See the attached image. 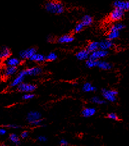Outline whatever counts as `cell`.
I'll return each mask as SVG.
<instances>
[{
	"label": "cell",
	"instance_id": "cell-23",
	"mask_svg": "<svg viewBox=\"0 0 129 146\" xmlns=\"http://www.w3.org/2000/svg\"><path fill=\"white\" fill-rule=\"evenodd\" d=\"M92 22H93L92 17L88 15H85L84 16L82 17V20H81V23H82V25L84 26V27L90 25L92 23Z\"/></svg>",
	"mask_w": 129,
	"mask_h": 146
},
{
	"label": "cell",
	"instance_id": "cell-6",
	"mask_svg": "<svg viewBox=\"0 0 129 146\" xmlns=\"http://www.w3.org/2000/svg\"><path fill=\"white\" fill-rule=\"evenodd\" d=\"M25 76H26V74H25L24 70H22V71L19 72V74L17 75V76L14 78V80L12 81L11 83H10V86L11 87H17L18 85L23 82V81H24L25 78Z\"/></svg>",
	"mask_w": 129,
	"mask_h": 146
},
{
	"label": "cell",
	"instance_id": "cell-37",
	"mask_svg": "<svg viewBox=\"0 0 129 146\" xmlns=\"http://www.w3.org/2000/svg\"><path fill=\"white\" fill-rule=\"evenodd\" d=\"M6 133H7L6 129H4L3 127L0 128V135H5Z\"/></svg>",
	"mask_w": 129,
	"mask_h": 146
},
{
	"label": "cell",
	"instance_id": "cell-8",
	"mask_svg": "<svg viewBox=\"0 0 129 146\" xmlns=\"http://www.w3.org/2000/svg\"><path fill=\"white\" fill-rule=\"evenodd\" d=\"M37 53L36 49L34 48H28L20 52L19 56L22 59H30L33 54Z\"/></svg>",
	"mask_w": 129,
	"mask_h": 146
},
{
	"label": "cell",
	"instance_id": "cell-12",
	"mask_svg": "<svg viewBox=\"0 0 129 146\" xmlns=\"http://www.w3.org/2000/svg\"><path fill=\"white\" fill-rule=\"evenodd\" d=\"M5 64L7 66L17 67L21 64V61L19 58H14V57H9L7 59L5 60Z\"/></svg>",
	"mask_w": 129,
	"mask_h": 146
},
{
	"label": "cell",
	"instance_id": "cell-18",
	"mask_svg": "<svg viewBox=\"0 0 129 146\" xmlns=\"http://www.w3.org/2000/svg\"><path fill=\"white\" fill-rule=\"evenodd\" d=\"M30 60L32 62L41 63V62H43L45 60V56L42 54L36 53L33 54L32 57H31Z\"/></svg>",
	"mask_w": 129,
	"mask_h": 146
},
{
	"label": "cell",
	"instance_id": "cell-28",
	"mask_svg": "<svg viewBox=\"0 0 129 146\" xmlns=\"http://www.w3.org/2000/svg\"><path fill=\"white\" fill-rule=\"evenodd\" d=\"M57 58V54L54 52H51L49 54H48L47 56H45V60H47V61L52 62L55 60Z\"/></svg>",
	"mask_w": 129,
	"mask_h": 146
},
{
	"label": "cell",
	"instance_id": "cell-20",
	"mask_svg": "<svg viewBox=\"0 0 129 146\" xmlns=\"http://www.w3.org/2000/svg\"><path fill=\"white\" fill-rule=\"evenodd\" d=\"M99 49V44L97 42H91L88 44L87 46L86 49L90 53H93L95 51L98 50Z\"/></svg>",
	"mask_w": 129,
	"mask_h": 146
},
{
	"label": "cell",
	"instance_id": "cell-5",
	"mask_svg": "<svg viewBox=\"0 0 129 146\" xmlns=\"http://www.w3.org/2000/svg\"><path fill=\"white\" fill-rule=\"evenodd\" d=\"M123 15H124V11L115 8L109 14V19L112 21H117L122 19Z\"/></svg>",
	"mask_w": 129,
	"mask_h": 146
},
{
	"label": "cell",
	"instance_id": "cell-30",
	"mask_svg": "<svg viewBox=\"0 0 129 146\" xmlns=\"http://www.w3.org/2000/svg\"><path fill=\"white\" fill-rule=\"evenodd\" d=\"M30 124L33 126H42L43 124V120L42 119L37 120V121L32 122Z\"/></svg>",
	"mask_w": 129,
	"mask_h": 146
},
{
	"label": "cell",
	"instance_id": "cell-13",
	"mask_svg": "<svg viewBox=\"0 0 129 146\" xmlns=\"http://www.w3.org/2000/svg\"><path fill=\"white\" fill-rule=\"evenodd\" d=\"M90 53L87 49H82L78 51L76 54V58L79 60H86L89 58Z\"/></svg>",
	"mask_w": 129,
	"mask_h": 146
},
{
	"label": "cell",
	"instance_id": "cell-27",
	"mask_svg": "<svg viewBox=\"0 0 129 146\" xmlns=\"http://www.w3.org/2000/svg\"><path fill=\"white\" fill-rule=\"evenodd\" d=\"M125 26L123 25L122 23H117L115 24L114 25H113L111 27L110 29L111 30H117V31H120L121 30H122L123 28H124Z\"/></svg>",
	"mask_w": 129,
	"mask_h": 146
},
{
	"label": "cell",
	"instance_id": "cell-31",
	"mask_svg": "<svg viewBox=\"0 0 129 146\" xmlns=\"http://www.w3.org/2000/svg\"><path fill=\"white\" fill-rule=\"evenodd\" d=\"M35 98V94H33L32 93H28L25 94L22 96V99L24 100H30L33 99Z\"/></svg>",
	"mask_w": 129,
	"mask_h": 146
},
{
	"label": "cell",
	"instance_id": "cell-26",
	"mask_svg": "<svg viewBox=\"0 0 129 146\" xmlns=\"http://www.w3.org/2000/svg\"><path fill=\"white\" fill-rule=\"evenodd\" d=\"M97 60H94L88 58L86 60V66L88 68H93L95 67H97Z\"/></svg>",
	"mask_w": 129,
	"mask_h": 146
},
{
	"label": "cell",
	"instance_id": "cell-21",
	"mask_svg": "<svg viewBox=\"0 0 129 146\" xmlns=\"http://www.w3.org/2000/svg\"><path fill=\"white\" fill-rule=\"evenodd\" d=\"M82 91L84 92H95V90H97L96 87L91 85L90 83H85L82 86Z\"/></svg>",
	"mask_w": 129,
	"mask_h": 146
},
{
	"label": "cell",
	"instance_id": "cell-22",
	"mask_svg": "<svg viewBox=\"0 0 129 146\" xmlns=\"http://www.w3.org/2000/svg\"><path fill=\"white\" fill-rule=\"evenodd\" d=\"M120 35V31L114 30H109V32L107 35V38L109 40H113L117 38Z\"/></svg>",
	"mask_w": 129,
	"mask_h": 146
},
{
	"label": "cell",
	"instance_id": "cell-17",
	"mask_svg": "<svg viewBox=\"0 0 129 146\" xmlns=\"http://www.w3.org/2000/svg\"><path fill=\"white\" fill-rule=\"evenodd\" d=\"M97 67H99V69L102 70H104V71H108L112 68V65L110 64L109 62L104 61V60H97Z\"/></svg>",
	"mask_w": 129,
	"mask_h": 146
},
{
	"label": "cell",
	"instance_id": "cell-36",
	"mask_svg": "<svg viewBox=\"0 0 129 146\" xmlns=\"http://www.w3.org/2000/svg\"><path fill=\"white\" fill-rule=\"evenodd\" d=\"M38 140L41 142H44L47 141V138H46L45 136H42V135H41V136H39L38 137Z\"/></svg>",
	"mask_w": 129,
	"mask_h": 146
},
{
	"label": "cell",
	"instance_id": "cell-3",
	"mask_svg": "<svg viewBox=\"0 0 129 146\" xmlns=\"http://www.w3.org/2000/svg\"><path fill=\"white\" fill-rule=\"evenodd\" d=\"M37 88V86L32 83L22 82L17 87V90L20 92H32Z\"/></svg>",
	"mask_w": 129,
	"mask_h": 146
},
{
	"label": "cell",
	"instance_id": "cell-16",
	"mask_svg": "<svg viewBox=\"0 0 129 146\" xmlns=\"http://www.w3.org/2000/svg\"><path fill=\"white\" fill-rule=\"evenodd\" d=\"M74 38L72 35L66 34L61 36L58 39V42L60 44H68L74 41Z\"/></svg>",
	"mask_w": 129,
	"mask_h": 146
},
{
	"label": "cell",
	"instance_id": "cell-24",
	"mask_svg": "<svg viewBox=\"0 0 129 146\" xmlns=\"http://www.w3.org/2000/svg\"><path fill=\"white\" fill-rule=\"evenodd\" d=\"M9 140L15 145H20V139L19 137L15 133H12L9 135Z\"/></svg>",
	"mask_w": 129,
	"mask_h": 146
},
{
	"label": "cell",
	"instance_id": "cell-38",
	"mask_svg": "<svg viewBox=\"0 0 129 146\" xmlns=\"http://www.w3.org/2000/svg\"><path fill=\"white\" fill-rule=\"evenodd\" d=\"M0 146H6V145H5V144H1L0 145Z\"/></svg>",
	"mask_w": 129,
	"mask_h": 146
},
{
	"label": "cell",
	"instance_id": "cell-4",
	"mask_svg": "<svg viewBox=\"0 0 129 146\" xmlns=\"http://www.w3.org/2000/svg\"><path fill=\"white\" fill-rule=\"evenodd\" d=\"M108 53H108L107 51L102 50V49H99L98 50L90 53L89 58L94 60H99L107 56L108 55Z\"/></svg>",
	"mask_w": 129,
	"mask_h": 146
},
{
	"label": "cell",
	"instance_id": "cell-33",
	"mask_svg": "<svg viewBox=\"0 0 129 146\" xmlns=\"http://www.w3.org/2000/svg\"><path fill=\"white\" fill-rule=\"evenodd\" d=\"M5 127H7V128H11V129H19V128H20V126H19V125L14 124H9L5 125Z\"/></svg>",
	"mask_w": 129,
	"mask_h": 146
},
{
	"label": "cell",
	"instance_id": "cell-29",
	"mask_svg": "<svg viewBox=\"0 0 129 146\" xmlns=\"http://www.w3.org/2000/svg\"><path fill=\"white\" fill-rule=\"evenodd\" d=\"M84 27V26L82 25V23L81 22H80L76 25V27L74 28V32H80L81 31L83 30V28Z\"/></svg>",
	"mask_w": 129,
	"mask_h": 146
},
{
	"label": "cell",
	"instance_id": "cell-2",
	"mask_svg": "<svg viewBox=\"0 0 129 146\" xmlns=\"http://www.w3.org/2000/svg\"><path fill=\"white\" fill-rule=\"evenodd\" d=\"M102 94L103 98L105 100L110 101V102H115L116 100L118 92L115 90H108L104 88V89L102 90Z\"/></svg>",
	"mask_w": 129,
	"mask_h": 146
},
{
	"label": "cell",
	"instance_id": "cell-11",
	"mask_svg": "<svg viewBox=\"0 0 129 146\" xmlns=\"http://www.w3.org/2000/svg\"><path fill=\"white\" fill-rule=\"evenodd\" d=\"M114 6L115 8L119 9L123 11L129 10V2L126 1H121V0H116L114 2Z\"/></svg>",
	"mask_w": 129,
	"mask_h": 146
},
{
	"label": "cell",
	"instance_id": "cell-7",
	"mask_svg": "<svg viewBox=\"0 0 129 146\" xmlns=\"http://www.w3.org/2000/svg\"><path fill=\"white\" fill-rule=\"evenodd\" d=\"M42 114H41L40 112L36 111H30L29 113L27 114L26 119L28 122H29L30 124H31L33 122L37 121V120L42 119Z\"/></svg>",
	"mask_w": 129,
	"mask_h": 146
},
{
	"label": "cell",
	"instance_id": "cell-19",
	"mask_svg": "<svg viewBox=\"0 0 129 146\" xmlns=\"http://www.w3.org/2000/svg\"><path fill=\"white\" fill-rule=\"evenodd\" d=\"M10 55H11V51L9 48L7 47L3 48L0 51V59L1 60H6L9 58Z\"/></svg>",
	"mask_w": 129,
	"mask_h": 146
},
{
	"label": "cell",
	"instance_id": "cell-32",
	"mask_svg": "<svg viewBox=\"0 0 129 146\" xmlns=\"http://www.w3.org/2000/svg\"><path fill=\"white\" fill-rule=\"evenodd\" d=\"M107 117L109 119L113 120V121H118V117L116 113H110L107 115Z\"/></svg>",
	"mask_w": 129,
	"mask_h": 146
},
{
	"label": "cell",
	"instance_id": "cell-34",
	"mask_svg": "<svg viewBox=\"0 0 129 146\" xmlns=\"http://www.w3.org/2000/svg\"><path fill=\"white\" fill-rule=\"evenodd\" d=\"M29 134H30L29 131H24L21 133V134H20V137H21L22 139H26V138L29 136Z\"/></svg>",
	"mask_w": 129,
	"mask_h": 146
},
{
	"label": "cell",
	"instance_id": "cell-10",
	"mask_svg": "<svg viewBox=\"0 0 129 146\" xmlns=\"http://www.w3.org/2000/svg\"><path fill=\"white\" fill-rule=\"evenodd\" d=\"M99 49H102V50L107 51L108 49L112 48L114 44H113V41L109 40V39H105V40H102L99 42Z\"/></svg>",
	"mask_w": 129,
	"mask_h": 146
},
{
	"label": "cell",
	"instance_id": "cell-1",
	"mask_svg": "<svg viewBox=\"0 0 129 146\" xmlns=\"http://www.w3.org/2000/svg\"><path fill=\"white\" fill-rule=\"evenodd\" d=\"M45 8L48 12L53 14H60L64 11L63 5L56 0H49L45 3Z\"/></svg>",
	"mask_w": 129,
	"mask_h": 146
},
{
	"label": "cell",
	"instance_id": "cell-35",
	"mask_svg": "<svg viewBox=\"0 0 129 146\" xmlns=\"http://www.w3.org/2000/svg\"><path fill=\"white\" fill-rule=\"evenodd\" d=\"M68 144V142L65 139H61L60 141V145L61 146H67Z\"/></svg>",
	"mask_w": 129,
	"mask_h": 146
},
{
	"label": "cell",
	"instance_id": "cell-14",
	"mask_svg": "<svg viewBox=\"0 0 129 146\" xmlns=\"http://www.w3.org/2000/svg\"><path fill=\"white\" fill-rule=\"evenodd\" d=\"M96 109L95 108L87 107L82 110L81 113L82 115L85 117V118H88V117L93 116L96 113Z\"/></svg>",
	"mask_w": 129,
	"mask_h": 146
},
{
	"label": "cell",
	"instance_id": "cell-15",
	"mask_svg": "<svg viewBox=\"0 0 129 146\" xmlns=\"http://www.w3.org/2000/svg\"><path fill=\"white\" fill-rule=\"evenodd\" d=\"M17 72V67L7 66L3 70V75L5 77H9L16 74Z\"/></svg>",
	"mask_w": 129,
	"mask_h": 146
},
{
	"label": "cell",
	"instance_id": "cell-9",
	"mask_svg": "<svg viewBox=\"0 0 129 146\" xmlns=\"http://www.w3.org/2000/svg\"><path fill=\"white\" fill-rule=\"evenodd\" d=\"M26 76H38L42 72V69L40 67H33L26 69H24Z\"/></svg>",
	"mask_w": 129,
	"mask_h": 146
},
{
	"label": "cell",
	"instance_id": "cell-25",
	"mask_svg": "<svg viewBox=\"0 0 129 146\" xmlns=\"http://www.w3.org/2000/svg\"><path fill=\"white\" fill-rule=\"evenodd\" d=\"M91 103L97 104V105H104V104L106 103V101L104 100H101L99 97L98 96H94V97L91 98Z\"/></svg>",
	"mask_w": 129,
	"mask_h": 146
}]
</instances>
